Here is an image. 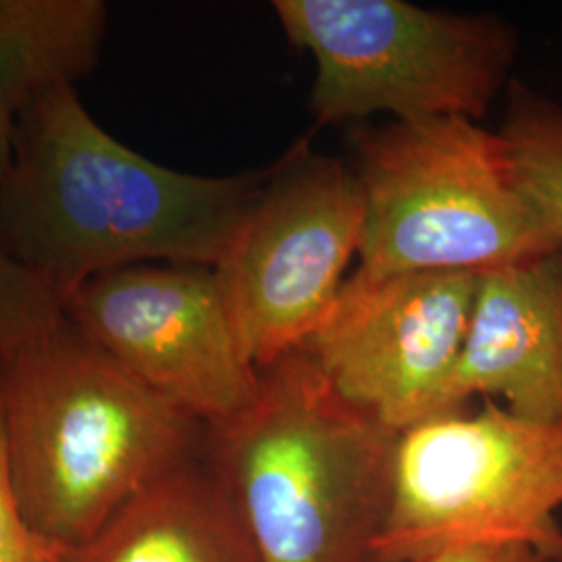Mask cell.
I'll return each mask as SVG.
<instances>
[{"label":"cell","mask_w":562,"mask_h":562,"mask_svg":"<svg viewBox=\"0 0 562 562\" xmlns=\"http://www.w3.org/2000/svg\"><path fill=\"white\" fill-rule=\"evenodd\" d=\"M364 223L352 165L296 144L267 173L215 269L244 359L262 369L302 348L340 294Z\"/></svg>","instance_id":"cell-7"},{"label":"cell","mask_w":562,"mask_h":562,"mask_svg":"<svg viewBox=\"0 0 562 562\" xmlns=\"http://www.w3.org/2000/svg\"><path fill=\"white\" fill-rule=\"evenodd\" d=\"M417 562H546L538 552L519 543H492L467 546L446 550Z\"/></svg>","instance_id":"cell-16"},{"label":"cell","mask_w":562,"mask_h":562,"mask_svg":"<svg viewBox=\"0 0 562 562\" xmlns=\"http://www.w3.org/2000/svg\"><path fill=\"white\" fill-rule=\"evenodd\" d=\"M562 419L485 401L398 434L392 494L373 562H417L454 548L519 543L562 562Z\"/></svg>","instance_id":"cell-5"},{"label":"cell","mask_w":562,"mask_h":562,"mask_svg":"<svg viewBox=\"0 0 562 562\" xmlns=\"http://www.w3.org/2000/svg\"><path fill=\"white\" fill-rule=\"evenodd\" d=\"M63 317L59 296L0 248V357L38 338Z\"/></svg>","instance_id":"cell-14"},{"label":"cell","mask_w":562,"mask_h":562,"mask_svg":"<svg viewBox=\"0 0 562 562\" xmlns=\"http://www.w3.org/2000/svg\"><path fill=\"white\" fill-rule=\"evenodd\" d=\"M475 396L527 419H562V248L480 273L440 413Z\"/></svg>","instance_id":"cell-10"},{"label":"cell","mask_w":562,"mask_h":562,"mask_svg":"<svg viewBox=\"0 0 562 562\" xmlns=\"http://www.w3.org/2000/svg\"><path fill=\"white\" fill-rule=\"evenodd\" d=\"M364 273H487L561 250L513 178L498 132L462 117L355 132Z\"/></svg>","instance_id":"cell-4"},{"label":"cell","mask_w":562,"mask_h":562,"mask_svg":"<svg viewBox=\"0 0 562 562\" xmlns=\"http://www.w3.org/2000/svg\"><path fill=\"white\" fill-rule=\"evenodd\" d=\"M63 552L38 536L21 510L11 485L0 423V562H60Z\"/></svg>","instance_id":"cell-15"},{"label":"cell","mask_w":562,"mask_h":562,"mask_svg":"<svg viewBox=\"0 0 562 562\" xmlns=\"http://www.w3.org/2000/svg\"><path fill=\"white\" fill-rule=\"evenodd\" d=\"M106 20L101 0H0V120L90 76Z\"/></svg>","instance_id":"cell-12"},{"label":"cell","mask_w":562,"mask_h":562,"mask_svg":"<svg viewBox=\"0 0 562 562\" xmlns=\"http://www.w3.org/2000/svg\"><path fill=\"white\" fill-rule=\"evenodd\" d=\"M11 485L32 529L60 550L199 459L204 425L127 373L63 317L0 357Z\"/></svg>","instance_id":"cell-2"},{"label":"cell","mask_w":562,"mask_h":562,"mask_svg":"<svg viewBox=\"0 0 562 562\" xmlns=\"http://www.w3.org/2000/svg\"><path fill=\"white\" fill-rule=\"evenodd\" d=\"M265 173L209 178L162 167L109 136L60 88L27 106L0 181V248L60 302L83 281L150 261L217 269Z\"/></svg>","instance_id":"cell-1"},{"label":"cell","mask_w":562,"mask_h":562,"mask_svg":"<svg viewBox=\"0 0 562 562\" xmlns=\"http://www.w3.org/2000/svg\"><path fill=\"white\" fill-rule=\"evenodd\" d=\"M60 562H261L202 457L146 485Z\"/></svg>","instance_id":"cell-11"},{"label":"cell","mask_w":562,"mask_h":562,"mask_svg":"<svg viewBox=\"0 0 562 562\" xmlns=\"http://www.w3.org/2000/svg\"><path fill=\"white\" fill-rule=\"evenodd\" d=\"M396 442L299 348L257 369L238 413L204 425L201 457L261 562H373Z\"/></svg>","instance_id":"cell-3"},{"label":"cell","mask_w":562,"mask_h":562,"mask_svg":"<svg viewBox=\"0 0 562 562\" xmlns=\"http://www.w3.org/2000/svg\"><path fill=\"white\" fill-rule=\"evenodd\" d=\"M477 283L480 273L355 269L302 348L341 398L401 434L440 413Z\"/></svg>","instance_id":"cell-9"},{"label":"cell","mask_w":562,"mask_h":562,"mask_svg":"<svg viewBox=\"0 0 562 562\" xmlns=\"http://www.w3.org/2000/svg\"><path fill=\"white\" fill-rule=\"evenodd\" d=\"M88 340L202 425L246 406L257 369L241 355L217 271L134 265L106 271L63 302Z\"/></svg>","instance_id":"cell-8"},{"label":"cell","mask_w":562,"mask_h":562,"mask_svg":"<svg viewBox=\"0 0 562 562\" xmlns=\"http://www.w3.org/2000/svg\"><path fill=\"white\" fill-rule=\"evenodd\" d=\"M498 134L522 196L562 246V106L515 86Z\"/></svg>","instance_id":"cell-13"},{"label":"cell","mask_w":562,"mask_h":562,"mask_svg":"<svg viewBox=\"0 0 562 562\" xmlns=\"http://www.w3.org/2000/svg\"><path fill=\"white\" fill-rule=\"evenodd\" d=\"M273 11L311 55L308 106L322 125L387 113L394 121H480L517 55L510 25L404 0H278Z\"/></svg>","instance_id":"cell-6"}]
</instances>
